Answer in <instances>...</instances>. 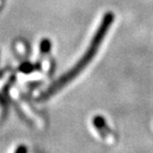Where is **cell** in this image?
I'll list each match as a JSON object with an SVG mask.
<instances>
[{"label":"cell","instance_id":"cell-3","mask_svg":"<svg viewBox=\"0 0 153 153\" xmlns=\"http://www.w3.org/2000/svg\"><path fill=\"white\" fill-rule=\"evenodd\" d=\"M15 153H28V150H27V148H26V146L20 145L17 149H16Z\"/></svg>","mask_w":153,"mask_h":153},{"label":"cell","instance_id":"cell-2","mask_svg":"<svg viewBox=\"0 0 153 153\" xmlns=\"http://www.w3.org/2000/svg\"><path fill=\"white\" fill-rule=\"evenodd\" d=\"M92 126L104 143L108 145L115 144L117 141V135L104 117L99 115L94 117L92 119Z\"/></svg>","mask_w":153,"mask_h":153},{"label":"cell","instance_id":"cell-1","mask_svg":"<svg viewBox=\"0 0 153 153\" xmlns=\"http://www.w3.org/2000/svg\"><path fill=\"white\" fill-rule=\"evenodd\" d=\"M115 16L112 12L106 13V15L104 16L101 25L97 29L95 35H94L93 39L91 40V43L89 47L86 50L85 53L79 58L78 62L74 65L69 71H67L66 73H64L62 76L58 78L57 80H55L51 85L48 88L42 95L39 97V101H47L54 95H56L57 93H59L63 88H65L67 85H69L70 82L78 77V75L85 69V68L91 63V61L93 60V58L95 57L97 51L100 48L101 45H102L104 39H105L106 34L108 33L111 26H112Z\"/></svg>","mask_w":153,"mask_h":153}]
</instances>
